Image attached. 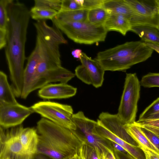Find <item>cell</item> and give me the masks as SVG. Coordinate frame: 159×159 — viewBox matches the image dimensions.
<instances>
[{"instance_id":"5bb4252c","label":"cell","mask_w":159,"mask_h":159,"mask_svg":"<svg viewBox=\"0 0 159 159\" xmlns=\"http://www.w3.org/2000/svg\"><path fill=\"white\" fill-rule=\"evenodd\" d=\"M102 7L111 14L122 15L128 18L132 26L143 24L142 19L136 13L125 0H104Z\"/></svg>"},{"instance_id":"f1b7e54d","label":"cell","mask_w":159,"mask_h":159,"mask_svg":"<svg viewBox=\"0 0 159 159\" xmlns=\"http://www.w3.org/2000/svg\"><path fill=\"white\" fill-rule=\"evenodd\" d=\"M34 6L53 10L58 13L61 10L62 0H35Z\"/></svg>"},{"instance_id":"44dd1931","label":"cell","mask_w":159,"mask_h":159,"mask_svg":"<svg viewBox=\"0 0 159 159\" xmlns=\"http://www.w3.org/2000/svg\"><path fill=\"white\" fill-rule=\"evenodd\" d=\"M125 127L128 133L139 144L141 147L147 149L159 155V151L152 145L134 122L125 125Z\"/></svg>"},{"instance_id":"ab89813d","label":"cell","mask_w":159,"mask_h":159,"mask_svg":"<svg viewBox=\"0 0 159 159\" xmlns=\"http://www.w3.org/2000/svg\"><path fill=\"white\" fill-rule=\"evenodd\" d=\"M135 123L136 124H138L139 125H140L143 127L151 131L154 134H155L157 137H158L159 138V129L156 128L154 127H152L150 126L146 125H141L140 124H138L135 123Z\"/></svg>"},{"instance_id":"2e32d148","label":"cell","mask_w":159,"mask_h":159,"mask_svg":"<svg viewBox=\"0 0 159 159\" xmlns=\"http://www.w3.org/2000/svg\"><path fill=\"white\" fill-rule=\"evenodd\" d=\"M77 89L67 83L48 84L39 91L41 98L47 99L66 98L75 96Z\"/></svg>"},{"instance_id":"f6af8a7d","label":"cell","mask_w":159,"mask_h":159,"mask_svg":"<svg viewBox=\"0 0 159 159\" xmlns=\"http://www.w3.org/2000/svg\"><path fill=\"white\" fill-rule=\"evenodd\" d=\"M154 2V5L159 11V0H155Z\"/></svg>"},{"instance_id":"ac0fdd59","label":"cell","mask_w":159,"mask_h":159,"mask_svg":"<svg viewBox=\"0 0 159 159\" xmlns=\"http://www.w3.org/2000/svg\"><path fill=\"white\" fill-rule=\"evenodd\" d=\"M21 143L24 151L29 156L34 157L37 154L38 134L37 129L34 128H24L21 125L20 130Z\"/></svg>"},{"instance_id":"ba28073f","label":"cell","mask_w":159,"mask_h":159,"mask_svg":"<svg viewBox=\"0 0 159 159\" xmlns=\"http://www.w3.org/2000/svg\"><path fill=\"white\" fill-rule=\"evenodd\" d=\"M31 108L34 112L57 125L72 130L76 129L72 119L73 109L69 105L44 101L35 103Z\"/></svg>"},{"instance_id":"277c9868","label":"cell","mask_w":159,"mask_h":159,"mask_svg":"<svg viewBox=\"0 0 159 159\" xmlns=\"http://www.w3.org/2000/svg\"><path fill=\"white\" fill-rule=\"evenodd\" d=\"M36 31V42L39 46L40 61L37 75L39 76L45 71L61 66L60 45L67 44L61 31L53 26L48 25L45 20L34 23Z\"/></svg>"},{"instance_id":"cb8c5ba5","label":"cell","mask_w":159,"mask_h":159,"mask_svg":"<svg viewBox=\"0 0 159 159\" xmlns=\"http://www.w3.org/2000/svg\"><path fill=\"white\" fill-rule=\"evenodd\" d=\"M88 10L82 9L76 10L60 11L54 18L63 22L87 21Z\"/></svg>"},{"instance_id":"52a82bcc","label":"cell","mask_w":159,"mask_h":159,"mask_svg":"<svg viewBox=\"0 0 159 159\" xmlns=\"http://www.w3.org/2000/svg\"><path fill=\"white\" fill-rule=\"evenodd\" d=\"M72 119L76 127L73 131L82 143L93 146L105 155L109 150H113L111 141L98 134L96 129L97 121L87 117L81 111L74 114Z\"/></svg>"},{"instance_id":"9c48e42d","label":"cell","mask_w":159,"mask_h":159,"mask_svg":"<svg viewBox=\"0 0 159 159\" xmlns=\"http://www.w3.org/2000/svg\"><path fill=\"white\" fill-rule=\"evenodd\" d=\"M21 125L8 128L0 126V159H34L26 153L22 144Z\"/></svg>"},{"instance_id":"f35d334b","label":"cell","mask_w":159,"mask_h":159,"mask_svg":"<svg viewBox=\"0 0 159 159\" xmlns=\"http://www.w3.org/2000/svg\"><path fill=\"white\" fill-rule=\"evenodd\" d=\"M148 47L159 54V43L150 42H144Z\"/></svg>"},{"instance_id":"f546056e","label":"cell","mask_w":159,"mask_h":159,"mask_svg":"<svg viewBox=\"0 0 159 159\" xmlns=\"http://www.w3.org/2000/svg\"><path fill=\"white\" fill-rule=\"evenodd\" d=\"M140 83L145 88L159 87V73H148L142 77Z\"/></svg>"},{"instance_id":"1f68e13d","label":"cell","mask_w":159,"mask_h":159,"mask_svg":"<svg viewBox=\"0 0 159 159\" xmlns=\"http://www.w3.org/2000/svg\"><path fill=\"white\" fill-rule=\"evenodd\" d=\"M134 123L138 125L143 134L152 145L159 151V138L155 134L143 126Z\"/></svg>"},{"instance_id":"74e56055","label":"cell","mask_w":159,"mask_h":159,"mask_svg":"<svg viewBox=\"0 0 159 159\" xmlns=\"http://www.w3.org/2000/svg\"><path fill=\"white\" fill-rule=\"evenodd\" d=\"M111 141L113 151L124 153H128L127 151L120 145L114 141Z\"/></svg>"},{"instance_id":"6da1fadb","label":"cell","mask_w":159,"mask_h":159,"mask_svg":"<svg viewBox=\"0 0 159 159\" xmlns=\"http://www.w3.org/2000/svg\"><path fill=\"white\" fill-rule=\"evenodd\" d=\"M8 24L6 58L11 87L16 97H21L24 86L25 44L30 17V11L23 3L12 0L7 7Z\"/></svg>"},{"instance_id":"d590c367","label":"cell","mask_w":159,"mask_h":159,"mask_svg":"<svg viewBox=\"0 0 159 159\" xmlns=\"http://www.w3.org/2000/svg\"><path fill=\"white\" fill-rule=\"evenodd\" d=\"M141 148L145 153L146 159H159V155L147 149Z\"/></svg>"},{"instance_id":"7dc6e473","label":"cell","mask_w":159,"mask_h":159,"mask_svg":"<svg viewBox=\"0 0 159 159\" xmlns=\"http://www.w3.org/2000/svg\"><path fill=\"white\" fill-rule=\"evenodd\" d=\"M100 159H106L104 153L101 154L100 156Z\"/></svg>"},{"instance_id":"d6986e66","label":"cell","mask_w":159,"mask_h":159,"mask_svg":"<svg viewBox=\"0 0 159 159\" xmlns=\"http://www.w3.org/2000/svg\"><path fill=\"white\" fill-rule=\"evenodd\" d=\"M75 76V74L61 66L45 71L39 77L47 85L49 83L57 82L67 83Z\"/></svg>"},{"instance_id":"4316f807","label":"cell","mask_w":159,"mask_h":159,"mask_svg":"<svg viewBox=\"0 0 159 159\" xmlns=\"http://www.w3.org/2000/svg\"><path fill=\"white\" fill-rule=\"evenodd\" d=\"M159 120V97L155 100L140 114L138 121Z\"/></svg>"},{"instance_id":"e0dca14e","label":"cell","mask_w":159,"mask_h":159,"mask_svg":"<svg viewBox=\"0 0 159 159\" xmlns=\"http://www.w3.org/2000/svg\"><path fill=\"white\" fill-rule=\"evenodd\" d=\"M97 121L96 129L100 135L120 145L135 159H146L145 153L140 147L135 146L128 143L108 130L98 119Z\"/></svg>"},{"instance_id":"484cf974","label":"cell","mask_w":159,"mask_h":159,"mask_svg":"<svg viewBox=\"0 0 159 159\" xmlns=\"http://www.w3.org/2000/svg\"><path fill=\"white\" fill-rule=\"evenodd\" d=\"M110 14L102 7L89 10L88 11L87 21L97 25H104Z\"/></svg>"},{"instance_id":"4fadbf2b","label":"cell","mask_w":159,"mask_h":159,"mask_svg":"<svg viewBox=\"0 0 159 159\" xmlns=\"http://www.w3.org/2000/svg\"><path fill=\"white\" fill-rule=\"evenodd\" d=\"M98 119L106 128L119 138L133 146L140 147L139 144L127 132L125 127V125L117 114L102 112L99 115Z\"/></svg>"},{"instance_id":"60d3db41","label":"cell","mask_w":159,"mask_h":159,"mask_svg":"<svg viewBox=\"0 0 159 159\" xmlns=\"http://www.w3.org/2000/svg\"><path fill=\"white\" fill-rule=\"evenodd\" d=\"M82 52L81 50L79 49H76L72 51L71 54L74 58H79L80 59Z\"/></svg>"},{"instance_id":"bcb514c9","label":"cell","mask_w":159,"mask_h":159,"mask_svg":"<svg viewBox=\"0 0 159 159\" xmlns=\"http://www.w3.org/2000/svg\"><path fill=\"white\" fill-rule=\"evenodd\" d=\"M68 159H79L78 153L75 154Z\"/></svg>"},{"instance_id":"7402d4cb","label":"cell","mask_w":159,"mask_h":159,"mask_svg":"<svg viewBox=\"0 0 159 159\" xmlns=\"http://www.w3.org/2000/svg\"><path fill=\"white\" fill-rule=\"evenodd\" d=\"M144 42L159 43V30L156 27L148 25H140L132 26L131 30Z\"/></svg>"},{"instance_id":"8992f818","label":"cell","mask_w":159,"mask_h":159,"mask_svg":"<svg viewBox=\"0 0 159 159\" xmlns=\"http://www.w3.org/2000/svg\"><path fill=\"white\" fill-rule=\"evenodd\" d=\"M136 74L127 73L124 89L117 114L125 125L135 121L141 86Z\"/></svg>"},{"instance_id":"8fae6325","label":"cell","mask_w":159,"mask_h":159,"mask_svg":"<svg viewBox=\"0 0 159 159\" xmlns=\"http://www.w3.org/2000/svg\"><path fill=\"white\" fill-rule=\"evenodd\" d=\"M34 112L30 107L18 102L9 103L0 102V125L8 128L21 125L24 120Z\"/></svg>"},{"instance_id":"30bf717a","label":"cell","mask_w":159,"mask_h":159,"mask_svg":"<svg viewBox=\"0 0 159 159\" xmlns=\"http://www.w3.org/2000/svg\"><path fill=\"white\" fill-rule=\"evenodd\" d=\"M80 60L81 65L76 68L75 75L86 84H91L96 88L101 87L103 82L105 71L101 65L84 52Z\"/></svg>"},{"instance_id":"ee69618b","label":"cell","mask_w":159,"mask_h":159,"mask_svg":"<svg viewBox=\"0 0 159 159\" xmlns=\"http://www.w3.org/2000/svg\"><path fill=\"white\" fill-rule=\"evenodd\" d=\"M36 156L35 158L34 157V159H47L43 155L40 154Z\"/></svg>"},{"instance_id":"d6a6232c","label":"cell","mask_w":159,"mask_h":159,"mask_svg":"<svg viewBox=\"0 0 159 159\" xmlns=\"http://www.w3.org/2000/svg\"><path fill=\"white\" fill-rule=\"evenodd\" d=\"M82 9L83 8L82 6L78 4L75 0H62L61 7L60 11H73Z\"/></svg>"},{"instance_id":"7bdbcfd3","label":"cell","mask_w":159,"mask_h":159,"mask_svg":"<svg viewBox=\"0 0 159 159\" xmlns=\"http://www.w3.org/2000/svg\"><path fill=\"white\" fill-rule=\"evenodd\" d=\"M78 154L79 159H85L80 147L78 152Z\"/></svg>"},{"instance_id":"7a4b0ae2","label":"cell","mask_w":159,"mask_h":159,"mask_svg":"<svg viewBox=\"0 0 159 159\" xmlns=\"http://www.w3.org/2000/svg\"><path fill=\"white\" fill-rule=\"evenodd\" d=\"M37 154L52 159H68L77 153L82 143L73 130L44 118L37 123Z\"/></svg>"},{"instance_id":"4dcf8cb0","label":"cell","mask_w":159,"mask_h":159,"mask_svg":"<svg viewBox=\"0 0 159 159\" xmlns=\"http://www.w3.org/2000/svg\"><path fill=\"white\" fill-rule=\"evenodd\" d=\"M80 148L85 159H100L102 153L93 146L83 142Z\"/></svg>"},{"instance_id":"3957f363","label":"cell","mask_w":159,"mask_h":159,"mask_svg":"<svg viewBox=\"0 0 159 159\" xmlns=\"http://www.w3.org/2000/svg\"><path fill=\"white\" fill-rule=\"evenodd\" d=\"M153 51L141 40L127 42L98 52L94 59L105 71H124L147 60Z\"/></svg>"},{"instance_id":"9a60e30c","label":"cell","mask_w":159,"mask_h":159,"mask_svg":"<svg viewBox=\"0 0 159 159\" xmlns=\"http://www.w3.org/2000/svg\"><path fill=\"white\" fill-rule=\"evenodd\" d=\"M125 1L147 25L158 28L159 23V11L155 5L152 6L137 0Z\"/></svg>"},{"instance_id":"83f0119b","label":"cell","mask_w":159,"mask_h":159,"mask_svg":"<svg viewBox=\"0 0 159 159\" xmlns=\"http://www.w3.org/2000/svg\"><path fill=\"white\" fill-rule=\"evenodd\" d=\"M30 17L35 20H52L58 12L55 11L45 8L33 6L30 11Z\"/></svg>"},{"instance_id":"b9f144b4","label":"cell","mask_w":159,"mask_h":159,"mask_svg":"<svg viewBox=\"0 0 159 159\" xmlns=\"http://www.w3.org/2000/svg\"><path fill=\"white\" fill-rule=\"evenodd\" d=\"M106 159H116L113 151L109 149L105 155Z\"/></svg>"},{"instance_id":"836d02e7","label":"cell","mask_w":159,"mask_h":159,"mask_svg":"<svg viewBox=\"0 0 159 159\" xmlns=\"http://www.w3.org/2000/svg\"><path fill=\"white\" fill-rule=\"evenodd\" d=\"M104 0H84L83 9L89 10L102 7Z\"/></svg>"},{"instance_id":"d4e9b609","label":"cell","mask_w":159,"mask_h":159,"mask_svg":"<svg viewBox=\"0 0 159 159\" xmlns=\"http://www.w3.org/2000/svg\"><path fill=\"white\" fill-rule=\"evenodd\" d=\"M11 86L9 84L7 75L0 71V102L9 103L17 102Z\"/></svg>"},{"instance_id":"e575fe53","label":"cell","mask_w":159,"mask_h":159,"mask_svg":"<svg viewBox=\"0 0 159 159\" xmlns=\"http://www.w3.org/2000/svg\"><path fill=\"white\" fill-rule=\"evenodd\" d=\"M135 122L138 124L150 126L159 129V120Z\"/></svg>"},{"instance_id":"603a6c76","label":"cell","mask_w":159,"mask_h":159,"mask_svg":"<svg viewBox=\"0 0 159 159\" xmlns=\"http://www.w3.org/2000/svg\"><path fill=\"white\" fill-rule=\"evenodd\" d=\"M12 0L0 1V49L4 48L7 42L8 24L7 7Z\"/></svg>"},{"instance_id":"7c38bea8","label":"cell","mask_w":159,"mask_h":159,"mask_svg":"<svg viewBox=\"0 0 159 159\" xmlns=\"http://www.w3.org/2000/svg\"><path fill=\"white\" fill-rule=\"evenodd\" d=\"M24 73V86L21 98L26 99L32 91L45 85L38 77L37 69L40 61L39 48L36 42L35 48L28 58Z\"/></svg>"},{"instance_id":"ffe728a7","label":"cell","mask_w":159,"mask_h":159,"mask_svg":"<svg viewBox=\"0 0 159 159\" xmlns=\"http://www.w3.org/2000/svg\"><path fill=\"white\" fill-rule=\"evenodd\" d=\"M104 26L108 32L116 31L124 36L130 31L132 27L128 18L118 14H111Z\"/></svg>"},{"instance_id":"c3c4849f","label":"cell","mask_w":159,"mask_h":159,"mask_svg":"<svg viewBox=\"0 0 159 159\" xmlns=\"http://www.w3.org/2000/svg\"><path fill=\"white\" fill-rule=\"evenodd\" d=\"M158 29H159V25H158Z\"/></svg>"},{"instance_id":"8d00e7d4","label":"cell","mask_w":159,"mask_h":159,"mask_svg":"<svg viewBox=\"0 0 159 159\" xmlns=\"http://www.w3.org/2000/svg\"><path fill=\"white\" fill-rule=\"evenodd\" d=\"M113 152L116 159H135L128 153H124L114 151Z\"/></svg>"},{"instance_id":"5b68a950","label":"cell","mask_w":159,"mask_h":159,"mask_svg":"<svg viewBox=\"0 0 159 159\" xmlns=\"http://www.w3.org/2000/svg\"><path fill=\"white\" fill-rule=\"evenodd\" d=\"M53 26L70 39L79 44L91 45L105 40L108 31L104 25H97L87 21L63 22L53 19Z\"/></svg>"}]
</instances>
